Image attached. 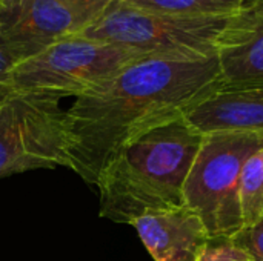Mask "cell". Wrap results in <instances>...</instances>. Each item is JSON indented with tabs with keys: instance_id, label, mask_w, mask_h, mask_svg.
<instances>
[{
	"instance_id": "obj_1",
	"label": "cell",
	"mask_w": 263,
	"mask_h": 261,
	"mask_svg": "<svg viewBox=\"0 0 263 261\" xmlns=\"http://www.w3.org/2000/svg\"><path fill=\"white\" fill-rule=\"evenodd\" d=\"M222 89L217 57L134 60L65 111L68 168L86 183L140 134L185 117Z\"/></svg>"
},
{
	"instance_id": "obj_2",
	"label": "cell",
	"mask_w": 263,
	"mask_h": 261,
	"mask_svg": "<svg viewBox=\"0 0 263 261\" xmlns=\"http://www.w3.org/2000/svg\"><path fill=\"white\" fill-rule=\"evenodd\" d=\"M202 142L185 117L128 142L96 180L99 215L133 225L143 215L183 208L185 182Z\"/></svg>"
},
{
	"instance_id": "obj_3",
	"label": "cell",
	"mask_w": 263,
	"mask_h": 261,
	"mask_svg": "<svg viewBox=\"0 0 263 261\" xmlns=\"http://www.w3.org/2000/svg\"><path fill=\"white\" fill-rule=\"evenodd\" d=\"M263 137L242 132L203 135L183 188L185 208L196 212L211 238H231L242 228L240 172Z\"/></svg>"
},
{
	"instance_id": "obj_4",
	"label": "cell",
	"mask_w": 263,
	"mask_h": 261,
	"mask_svg": "<svg viewBox=\"0 0 263 261\" xmlns=\"http://www.w3.org/2000/svg\"><path fill=\"white\" fill-rule=\"evenodd\" d=\"M142 57L149 55L112 43L69 35L14 65L9 71V89L76 98Z\"/></svg>"
},
{
	"instance_id": "obj_5",
	"label": "cell",
	"mask_w": 263,
	"mask_h": 261,
	"mask_svg": "<svg viewBox=\"0 0 263 261\" xmlns=\"http://www.w3.org/2000/svg\"><path fill=\"white\" fill-rule=\"evenodd\" d=\"M231 18V17H230ZM230 18H188L140 11L117 0L76 35L134 49L145 55L213 57Z\"/></svg>"
},
{
	"instance_id": "obj_6",
	"label": "cell",
	"mask_w": 263,
	"mask_h": 261,
	"mask_svg": "<svg viewBox=\"0 0 263 261\" xmlns=\"http://www.w3.org/2000/svg\"><path fill=\"white\" fill-rule=\"evenodd\" d=\"M54 95L11 91L0 98V178L68 168L65 111Z\"/></svg>"
},
{
	"instance_id": "obj_7",
	"label": "cell",
	"mask_w": 263,
	"mask_h": 261,
	"mask_svg": "<svg viewBox=\"0 0 263 261\" xmlns=\"http://www.w3.org/2000/svg\"><path fill=\"white\" fill-rule=\"evenodd\" d=\"M76 34L60 0H9L0 8V49L12 66Z\"/></svg>"
},
{
	"instance_id": "obj_8",
	"label": "cell",
	"mask_w": 263,
	"mask_h": 261,
	"mask_svg": "<svg viewBox=\"0 0 263 261\" xmlns=\"http://www.w3.org/2000/svg\"><path fill=\"white\" fill-rule=\"evenodd\" d=\"M220 91L263 89V0H245L217 40Z\"/></svg>"
},
{
	"instance_id": "obj_9",
	"label": "cell",
	"mask_w": 263,
	"mask_h": 261,
	"mask_svg": "<svg viewBox=\"0 0 263 261\" xmlns=\"http://www.w3.org/2000/svg\"><path fill=\"white\" fill-rule=\"evenodd\" d=\"M154 261H199L211 237L188 208L148 214L131 225Z\"/></svg>"
},
{
	"instance_id": "obj_10",
	"label": "cell",
	"mask_w": 263,
	"mask_h": 261,
	"mask_svg": "<svg viewBox=\"0 0 263 261\" xmlns=\"http://www.w3.org/2000/svg\"><path fill=\"white\" fill-rule=\"evenodd\" d=\"M185 120L202 135L242 132L263 137V89L217 91L194 106Z\"/></svg>"
},
{
	"instance_id": "obj_11",
	"label": "cell",
	"mask_w": 263,
	"mask_h": 261,
	"mask_svg": "<svg viewBox=\"0 0 263 261\" xmlns=\"http://www.w3.org/2000/svg\"><path fill=\"white\" fill-rule=\"evenodd\" d=\"M123 5L174 17L230 18L239 12L245 0H120Z\"/></svg>"
},
{
	"instance_id": "obj_12",
	"label": "cell",
	"mask_w": 263,
	"mask_h": 261,
	"mask_svg": "<svg viewBox=\"0 0 263 261\" xmlns=\"http://www.w3.org/2000/svg\"><path fill=\"white\" fill-rule=\"evenodd\" d=\"M240 212L243 228L263 220V146L243 163L240 172Z\"/></svg>"
},
{
	"instance_id": "obj_13",
	"label": "cell",
	"mask_w": 263,
	"mask_h": 261,
	"mask_svg": "<svg viewBox=\"0 0 263 261\" xmlns=\"http://www.w3.org/2000/svg\"><path fill=\"white\" fill-rule=\"evenodd\" d=\"M72 15L77 34L97 22L117 0H60Z\"/></svg>"
},
{
	"instance_id": "obj_14",
	"label": "cell",
	"mask_w": 263,
	"mask_h": 261,
	"mask_svg": "<svg viewBox=\"0 0 263 261\" xmlns=\"http://www.w3.org/2000/svg\"><path fill=\"white\" fill-rule=\"evenodd\" d=\"M199 261H253L231 238H211Z\"/></svg>"
},
{
	"instance_id": "obj_15",
	"label": "cell",
	"mask_w": 263,
	"mask_h": 261,
	"mask_svg": "<svg viewBox=\"0 0 263 261\" xmlns=\"http://www.w3.org/2000/svg\"><path fill=\"white\" fill-rule=\"evenodd\" d=\"M231 242L248 254L253 261H263V220L253 226L242 228Z\"/></svg>"
},
{
	"instance_id": "obj_16",
	"label": "cell",
	"mask_w": 263,
	"mask_h": 261,
	"mask_svg": "<svg viewBox=\"0 0 263 261\" xmlns=\"http://www.w3.org/2000/svg\"><path fill=\"white\" fill-rule=\"evenodd\" d=\"M11 68H12L11 62L8 60V57L0 49V98L11 92V89H9V71H11Z\"/></svg>"
},
{
	"instance_id": "obj_17",
	"label": "cell",
	"mask_w": 263,
	"mask_h": 261,
	"mask_svg": "<svg viewBox=\"0 0 263 261\" xmlns=\"http://www.w3.org/2000/svg\"><path fill=\"white\" fill-rule=\"evenodd\" d=\"M6 2H9V0H0V8H2V6H3V5L6 3Z\"/></svg>"
}]
</instances>
